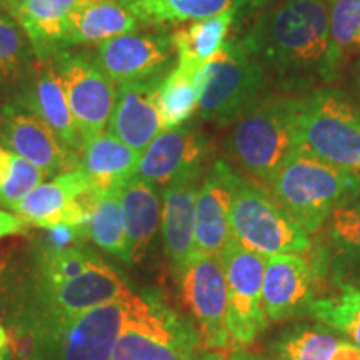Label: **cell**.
<instances>
[{"label": "cell", "instance_id": "23", "mask_svg": "<svg viewBox=\"0 0 360 360\" xmlns=\"http://www.w3.org/2000/svg\"><path fill=\"white\" fill-rule=\"evenodd\" d=\"M120 207L129 262L137 264L146 257L160 225L162 199L155 186L134 175L120 188Z\"/></svg>", "mask_w": 360, "mask_h": 360}, {"label": "cell", "instance_id": "16", "mask_svg": "<svg viewBox=\"0 0 360 360\" xmlns=\"http://www.w3.org/2000/svg\"><path fill=\"white\" fill-rule=\"evenodd\" d=\"M210 154V139L195 122L160 132L139 159L135 175L155 187H165L175 179L204 169Z\"/></svg>", "mask_w": 360, "mask_h": 360}, {"label": "cell", "instance_id": "39", "mask_svg": "<svg viewBox=\"0 0 360 360\" xmlns=\"http://www.w3.org/2000/svg\"><path fill=\"white\" fill-rule=\"evenodd\" d=\"M227 360H278V359H270L259 354H250V352H244V350H237V352L229 355Z\"/></svg>", "mask_w": 360, "mask_h": 360}, {"label": "cell", "instance_id": "3", "mask_svg": "<svg viewBox=\"0 0 360 360\" xmlns=\"http://www.w3.org/2000/svg\"><path fill=\"white\" fill-rule=\"evenodd\" d=\"M195 326L155 290L130 292L125 323L110 360H220Z\"/></svg>", "mask_w": 360, "mask_h": 360}, {"label": "cell", "instance_id": "5", "mask_svg": "<svg viewBox=\"0 0 360 360\" xmlns=\"http://www.w3.org/2000/svg\"><path fill=\"white\" fill-rule=\"evenodd\" d=\"M267 188L282 209L312 236L334 210L359 199L360 175L294 150Z\"/></svg>", "mask_w": 360, "mask_h": 360}, {"label": "cell", "instance_id": "17", "mask_svg": "<svg viewBox=\"0 0 360 360\" xmlns=\"http://www.w3.org/2000/svg\"><path fill=\"white\" fill-rule=\"evenodd\" d=\"M0 114L4 143L45 175H58L79 167V154L69 150L42 120L19 103L7 102Z\"/></svg>", "mask_w": 360, "mask_h": 360}, {"label": "cell", "instance_id": "7", "mask_svg": "<svg viewBox=\"0 0 360 360\" xmlns=\"http://www.w3.org/2000/svg\"><path fill=\"white\" fill-rule=\"evenodd\" d=\"M197 75L200 119L220 127H231L267 96V75L238 40H225Z\"/></svg>", "mask_w": 360, "mask_h": 360}, {"label": "cell", "instance_id": "2", "mask_svg": "<svg viewBox=\"0 0 360 360\" xmlns=\"http://www.w3.org/2000/svg\"><path fill=\"white\" fill-rule=\"evenodd\" d=\"M129 294L74 317L15 326L13 335L22 359L110 360L122 334Z\"/></svg>", "mask_w": 360, "mask_h": 360}, {"label": "cell", "instance_id": "10", "mask_svg": "<svg viewBox=\"0 0 360 360\" xmlns=\"http://www.w3.org/2000/svg\"><path fill=\"white\" fill-rule=\"evenodd\" d=\"M52 62L64 84L70 110L85 147V143L105 132L114 110L117 85L89 51L67 49L56 53Z\"/></svg>", "mask_w": 360, "mask_h": 360}, {"label": "cell", "instance_id": "40", "mask_svg": "<svg viewBox=\"0 0 360 360\" xmlns=\"http://www.w3.org/2000/svg\"><path fill=\"white\" fill-rule=\"evenodd\" d=\"M8 355V337L6 328L0 323V360H7Z\"/></svg>", "mask_w": 360, "mask_h": 360}, {"label": "cell", "instance_id": "15", "mask_svg": "<svg viewBox=\"0 0 360 360\" xmlns=\"http://www.w3.org/2000/svg\"><path fill=\"white\" fill-rule=\"evenodd\" d=\"M96 60L115 85L164 77L177 64L172 34H127L97 45Z\"/></svg>", "mask_w": 360, "mask_h": 360}, {"label": "cell", "instance_id": "41", "mask_svg": "<svg viewBox=\"0 0 360 360\" xmlns=\"http://www.w3.org/2000/svg\"><path fill=\"white\" fill-rule=\"evenodd\" d=\"M357 84H359V90H360V72H359V77H357Z\"/></svg>", "mask_w": 360, "mask_h": 360}, {"label": "cell", "instance_id": "26", "mask_svg": "<svg viewBox=\"0 0 360 360\" xmlns=\"http://www.w3.org/2000/svg\"><path fill=\"white\" fill-rule=\"evenodd\" d=\"M238 13V7L204 20L191 22L186 29H179L172 34L175 53H177V67L192 72H199L202 65L219 52L225 44L229 29Z\"/></svg>", "mask_w": 360, "mask_h": 360}, {"label": "cell", "instance_id": "42", "mask_svg": "<svg viewBox=\"0 0 360 360\" xmlns=\"http://www.w3.org/2000/svg\"><path fill=\"white\" fill-rule=\"evenodd\" d=\"M4 2H6V0H0V8H2V6H4Z\"/></svg>", "mask_w": 360, "mask_h": 360}, {"label": "cell", "instance_id": "28", "mask_svg": "<svg viewBox=\"0 0 360 360\" xmlns=\"http://www.w3.org/2000/svg\"><path fill=\"white\" fill-rule=\"evenodd\" d=\"M37 57L22 27L0 12V96H15L32 72Z\"/></svg>", "mask_w": 360, "mask_h": 360}, {"label": "cell", "instance_id": "21", "mask_svg": "<svg viewBox=\"0 0 360 360\" xmlns=\"http://www.w3.org/2000/svg\"><path fill=\"white\" fill-rule=\"evenodd\" d=\"M204 169L193 170L162 187V240L170 269L177 276L193 254L195 200Z\"/></svg>", "mask_w": 360, "mask_h": 360}, {"label": "cell", "instance_id": "27", "mask_svg": "<svg viewBox=\"0 0 360 360\" xmlns=\"http://www.w3.org/2000/svg\"><path fill=\"white\" fill-rule=\"evenodd\" d=\"M132 13L139 24L154 29L204 20L232 7L238 0H117Z\"/></svg>", "mask_w": 360, "mask_h": 360}, {"label": "cell", "instance_id": "35", "mask_svg": "<svg viewBox=\"0 0 360 360\" xmlns=\"http://www.w3.org/2000/svg\"><path fill=\"white\" fill-rule=\"evenodd\" d=\"M323 227L337 249L360 259V200H352L334 210Z\"/></svg>", "mask_w": 360, "mask_h": 360}, {"label": "cell", "instance_id": "20", "mask_svg": "<svg viewBox=\"0 0 360 360\" xmlns=\"http://www.w3.org/2000/svg\"><path fill=\"white\" fill-rule=\"evenodd\" d=\"M164 77L117 85L107 132L141 154L165 130L159 110V87Z\"/></svg>", "mask_w": 360, "mask_h": 360}, {"label": "cell", "instance_id": "34", "mask_svg": "<svg viewBox=\"0 0 360 360\" xmlns=\"http://www.w3.org/2000/svg\"><path fill=\"white\" fill-rule=\"evenodd\" d=\"M47 175L30 162L0 146V205L12 210Z\"/></svg>", "mask_w": 360, "mask_h": 360}, {"label": "cell", "instance_id": "9", "mask_svg": "<svg viewBox=\"0 0 360 360\" xmlns=\"http://www.w3.org/2000/svg\"><path fill=\"white\" fill-rule=\"evenodd\" d=\"M130 290L122 274L101 259L80 276L52 289L22 290L11 319L15 327L47 319L74 317L122 299Z\"/></svg>", "mask_w": 360, "mask_h": 360}, {"label": "cell", "instance_id": "12", "mask_svg": "<svg viewBox=\"0 0 360 360\" xmlns=\"http://www.w3.org/2000/svg\"><path fill=\"white\" fill-rule=\"evenodd\" d=\"M229 292V334L233 344L249 345L267 327L264 270L267 259L231 240L220 254Z\"/></svg>", "mask_w": 360, "mask_h": 360}, {"label": "cell", "instance_id": "14", "mask_svg": "<svg viewBox=\"0 0 360 360\" xmlns=\"http://www.w3.org/2000/svg\"><path fill=\"white\" fill-rule=\"evenodd\" d=\"M323 262L307 254H282L270 257L264 270V310L269 321L310 315L319 299Z\"/></svg>", "mask_w": 360, "mask_h": 360}, {"label": "cell", "instance_id": "6", "mask_svg": "<svg viewBox=\"0 0 360 360\" xmlns=\"http://www.w3.org/2000/svg\"><path fill=\"white\" fill-rule=\"evenodd\" d=\"M294 150L332 167L360 172V110L344 90L321 87L304 97Z\"/></svg>", "mask_w": 360, "mask_h": 360}, {"label": "cell", "instance_id": "38", "mask_svg": "<svg viewBox=\"0 0 360 360\" xmlns=\"http://www.w3.org/2000/svg\"><path fill=\"white\" fill-rule=\"evenodd\" d=\"M276 0H238V12L240 11H255V8L265 7Z\"/></svg>", "mask_w": 360, "mask_h": 360}, {"label": "cell", "instance_id": "37", "mask_svg": "<svg viewBox=\"0 0 360 360\" xmlns=\"http://www.w3.org/2000/svg\"><path fill=\"white\" fill-rule=\"evenodd\" d=\"M330 360H360V349L352 342L340 340Z\"/></svg>", "mask_w": 360, "mask_h": 360}, {"label": "cell", "instance_id": "43", "mask_svg": "<svg viewBox=\"0 0 360 360\" xmlns=\"http://www.w3.org/2000/svg\"><path fill=\"white\" fill-rule=\"evenodd\" d=\"M0 124H2V114H0Z\"/></svg>", "mask_w": 360, "mask_h": 360}, {"label": "cell", "instance_id": "1", "mask_svg": "<svg viewBox=\"0 0 360 360\" xmlns=\"http://www.w3.org/2000/svg\"><path fill=\"white\" fill-rule=\"evenodd\" d=\"M330 0H283L259 15L240 40L244 51L285 94L339 77L328 29Z\"/></svg>", "mask_w": 360, "mask_h": 360}, {"label": "cell", "instance_id": "32", "mask_svg": "<svg viewBox=\"0 0 360 360\" xmlns=\"http://www.w3.org/2000/svg\"><path fill=\"white\" fill-rule=\"evenodd\" d=\"M339 339L323 326H297L272 342L278 360H330Z\"/></svg>", "mask_w": 360, "mask_h": 360}, {"label": "cell", "instance_id": "33", "mask_svg": "<svg viewBox=\"0 0 360 360\" xmlns=\"http://www.w3.org/2000/svg\"><path fill=\"white\" fill-rule=\"evenodd\" d=\"M328 29L337 65L360 56V0H330Z\"/></svg>", "mask_w": 360, "mask_h": 360}, {"label": "cell", "instance_id": "22", "mask_svg": "<svg viewBox=\"0 0 360 360\" xmlns=\"http://www.w3.org/2000/svg\"><path fill=\"white\" fill-rule=\"evenodd\" d=\"M90 0H6L2 8L22 27L35 57L47 60L60 52V40L75 12Z\"/></svg>", "mask_w": 360, "mask_h": 360}, {"label": "cell", "instance_id": "8", "mask_svg": "<svg viewBox=\"0 0 360 360\" xmlns=\"http://www.w3.org/2000/svg\"><path fill=\"white\" fill-rule=\"evenodd\" d=\"M231 240L265 259L309 254L312 249L309 233L282 209L269 188L242 174L233 192Z\"/></svg>", "mask_w": 360, "mask_h": 360}, {"label": "cell", "instance_id": "36", "mask_svg": "<svg viewBox=\"0 0 360 360\" xmlns=\"http://www.w3.org/2000/svg\"><path fill=\"white\" fill-rule=\"evenodd\" d=\"M30 225L17 214H11L0 209V238L20 236L29 231Z\"/></svg>", "mask_w": 360, "mask_h": 360}, {"label": "cell", "instance_id": "13", "mask_svg": "<svg viewBox=\"0 0 360 360\" xmlns=\"http://www.w3.org/2000/svg\"><path fill=\"white\" fill-rule=\"evenodd\" d=\"M97 195L98 192L77 167L56 175L51 182L39 184L13 207L12 212L44 231L75 227L87 236V224Z\"/></svg>", "mask_w": 360, "mask_h": 360}, {"label": "cell", "instance_id": "29", "mask_svg": "<svg viewBox=\"0 0 360 360\" xmlns=\"http://www.w3.org/2000/svg\"><path fill=\"white\" fill-rule=\"evenodd\" d=\"M87 238L107 254L129 262L120 188L98 192L87 224Z\"/></svg>", "mask_w": 360, "mask_h": 360}, {"label": "cell", "instance_id": "19", "mask_svg": "<svg viewBox=\"0 0 360 360\" xmlns=\"http://www.w3.org/2000/svg\"><path fill=\"white\" fill-rule=\"evenodd\" d=\"M13 102L47 125L69 150L80 154L84 148L82 135L75 124L64 84L57 74L52 58L35 62L32 72L20 85Z\"/></svg>", "mask_w": 360, "mask_h": 360}, {"label": "cell", "instance_id": "18", "mask_svg": "<svg viewBox=\"0 0 360 360\" xmlns=\"http://www.w3.org/2000/svg\"><path fill=\"white\" fill-rule=\"evenodd\" d=\"M238 177L240 174L225 160H214L202 177L193 229L197 254L220 255L231 242V210Z\"/></svg>", "mask_w": 360, "mask_h": 360}, {"label": "cell", "instance_id": "4", "mask_svg": "<svg viewBox=\"0 0 360 360\" xmlns=\"http://www.w3.org/2000/svg\"><path fill=\"white\" fill-rule=\"evenodd\" d=\"M304 97L267 94L245 112L225 141L229 155L249 179L269 186L295 148V122Z\"/></svg>", "mask_w": 360, "mask_h": 360}, {"label": "cell", "instance_id": "31", "mask_svg": "<svg viewBox=\"0 0 360 360\" xmlns=\"http://www.w3.org/2000/svg\"><path fill=\"white\" fill-rule=\"evenodd\" d=\"M310 315L347 335L360 349V287L339 282L334 295L315 300Z\"/></svg>", "mask_w": 360, "mask_h": 360}, {"label": "cell", "instance_id": "25", "mask_svg": "<svg viewBox=\"0 0 360 360\" xmlns=\"http://www.w3.org/2000/svg\"><path fill=\"white\" fill-rule=\"evenodd\" d=\"M141 152L125 146L105 130L97 139L85 143L79 154V169L97 192H109L122 186L137 170Z\"/></svg>", "mask_w": 360, "mask_h": 360}, {"label": "cell", "instance_id": "24", "mask_svg": "<svg viewBox=\"0 0 360 360\" xmlns=\"http://www.w3.org/2000/svg\"><path fill=\"white\" fill-rule=\"evenodd\" d=\"M139 20L117 0H90L72 15L60 40V51L98 45L120 35L139 32Z\"/></svg>", "mask_w": 360, "mask_h": 360}, {"label": "cell", "instance_id": "30", "mask_svg": "<svg viewBox=\"0 0 360 360\" xmlns=\"http://www.w3.org/2000/svg\"><path fill=\"white\" fill-rule=\"evenodd\" d=\"M199 75L175 65L159 87V110L165 130L179 127L191 120L199 107Z\"/></svg>", "mask_w": 360, "mask_h": 360}, {"label": "cell", "instance_id": "11", "mask_svg": "<svg viewBox=\"0 0 360 360\" xmlns=\"http://www.w3.org/2000/svg\"><path fill=\"white\" fill-rule=\"evenodd\" d=\"M180 294L187 305L202 344L222 350L231 344L229 292L220 255L193 254L177 274Z\"/></svg>", "mask_w": 360, "mask_h": 360}]
</instances>
